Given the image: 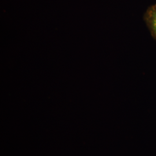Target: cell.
I'll list each match as a JSON object with an SVG mask.
<instances>
[{
    "mask_svg": "<svg viewBox=\"0 0 156 156\" xmlns=\"http://www.w3.org/2000/svg\"><path fill=\"white\" fill-rule=\"evenodd\" d=\"M145 19L151 34L156 38V4L149 8L145 15Z\"/></svg>",
    "mask_w": 156,
    "mask_h": 156,
    "instance_id": "6da1fadb",
    "label": "cell"
}]
</instances>
